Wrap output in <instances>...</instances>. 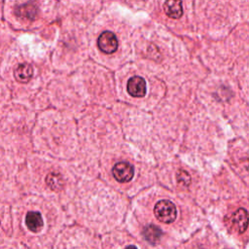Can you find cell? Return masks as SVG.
Segmentation results:
<instances>
[{
  "label": "cell",
  "mask_w": 249,
  "mask_h": 249,
  "mask_svg": "<svg viewBox=\"0 0 249 249\" xmlns=\"http://www.w3.org/2000/svg\"><path fill=\"white\" fill-rule=\"evenodd\" d=\"M154 213L159 221L165 224H170L174 222L177 216V211L174 203L167 199L158 201L155 205Z\"/></svg>",
  "instance_id": "6da1fadb"
},
{
  "label": "cell",
  "mask_w": 249,
  "mask_h": 249,
  "mask_svg": "<svg viewBox=\"0 0 249 249\" xmlns=\"http://www.w3.org/2000/svg\"><path fill=\"white\" fill-rule=\"evenodd\" d=\"M112 173L118 182L126 183L132 179L134 175V167L127 161H120L113 166Z\"/></svg>",
  "instance_id": "7a4b0ae2"
},
{
  "label": "cell",
  "mask_w": 249,
  "mask_h": 249,
  "mask_svg": "<svg viewBox=\"0 0 249 249\" xmlns=\"http://www.w3.org/2000/svg\"><path fill=\"white\" fill-rule=\"evenodd\" d=\"M99 50L105 53H113L118 49V40L116 35L111 31L102 32L97 39Z\"/></svg>",
  "instance_id": "3957f363"
},
{
  "label": "cell",
  "mask_w": 249,
  "mask_h": 249,
  "mask_svg": "<svg viewBox=\"0 0 249 249\" xmlns=\"http://www.w3.org/2000/svg\"><path fill=\"white\" fill-rule=\"evenodd\" d=\"M126 89L131 96L143 97L146 94V82L140 76H133L128 80Z\"/></svg>",
  "instance_id": "277c9868"
},
{
  "label": "cell",
  "mask_w": 249,
  "mask_h": 249,
  "mask_svg": "<svg viewBox=\"0 0 249 249\" xmlns=\"http://www.w3.org/2000/svg\"><path fill=\"white\" fill-rule=\"evenodd\" d=\"M231 223L239 233L244 232L249 223V214L247 210L244 208H238L231 216Z\"/></svg>",
  "instance_id": "5b68a950"
},
{
  "label": "cell",
  "mask_w": 249,
  "mask_h": 249,
  "mask_svg": "<svg viewBox=\"0 0 249 249\" xmlns=\"http://www.w3.org/2000/svg\"><path fill=\"white\" fill-rule=\"evenodd\" d=\"M25 224L27 228L33 232H39L44 225L41 213L37 211H30L26 214Z\"/></svg>",
  "instance_id": "8992f818"
},
{
  "label": "cell",
  "mask_w": 249,
  "mask_h": 249,
  "mask_svg": "<svg viewBox=\"0 0 249 249\" xmlns=\"http://www.w3.org/2000/svg\"><path fill=\"white\" fill-rule=\"evenodd\" d=\"M163 9L165 14L171 18H179L183 15L181 0H165Z\"/></svg>",
  "instance_id": "52a82bcc"
},
{
  "label": "cell",
  "mask_w": 249,
  "mask_h": 249,
  "mask_svg": "<svg viewBox=\"0 0 249 249\" xmlns=\"http://www.w3.org/2000/svg\"><path fill=\"white\" fill-rule=\"evenodd\" d=\"M33 74V68L28 63H20L15 69V78L20 83H27Z\"/></svg>",
  "instance_id": "ba28073f"
},
{
  "label": "cell",
  "mask_w": 249,
  "mask_h": 249,
  "mask_svg": "<svg viewBox=\"0 0 249 249\" xmlns=\"http://www.w3.org/2000/svg\"><path fill=\"white\" fill-rule=\"evenodd\" d=\"M144 238L151 244H156L161 237V230L155 225H148L143 230Z\"/></svg>",
  "instance_id": "9c48e42d"
},
{
  "label": "cell",
  "mask_w": 249,
  "mask_h": 249,
  "mask_svg": "<svg viewBox=\"0 0 249 249\" xmlns=\"http://www.w3.org/2000/svg\"><path fill=\"white\" fill-rule=\"evenodd\" d=\"M46 183L48 184V186L52 190L58 191L63 186V179H62L60 174L54 173V172H51L46 177Z\"/></svg>",
  "instance_id": "30bf717a"
},
{
  "label": "cell",
  "mask_w": 249,
  "mask_h": 249,
  "mask_svg": "<svg viewBox=\"0 0 249 249\" xmlns=\"http://www.w3.org/2000/svg\"><path fill=\"white\" fill-rule=\"evenodd\" d=\"M17 12H18V14H21L22 17H26V18H34V16L36 15V9L32 5H31L29 10H27V5L21 6V7L18 8V10Z\"/></svg>",
  "instance_id": "8fae6325"
},
{
  "label": "cell",
  "mask_w": 249,
  "mask_h": 249,
  "mask_svg": "<svg viewBox=\"0 0 249 249\" xmlns=\"http://www.w3.org/2000/svg\"><path fill=\"white\" fill-rule=\"evenodd\" d=\"M124 249H137L134 245H129V246H127V247H125Z\"/></svg>",
  "instance_id": "7c38bea8"
}]
</instances>
